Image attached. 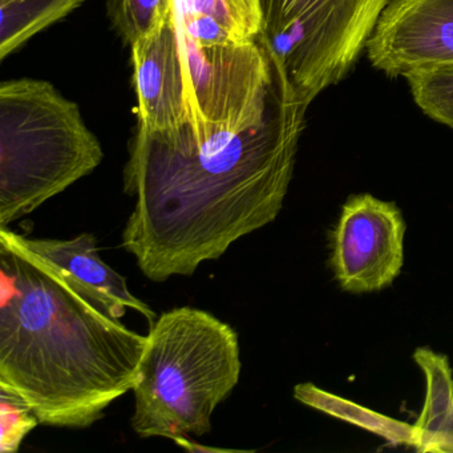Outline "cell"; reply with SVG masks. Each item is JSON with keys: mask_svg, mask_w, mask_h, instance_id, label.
I'll list each match as a JSON object with an SVG mask.
<instances>
[{"mask_svg": "<svg viewBox=\"0 0 453 453\" xmlns=\"http://www.w3.org/2000/svg\"><path fill=\"white\" fill-rule=\"evenodd\" d=\"M273 59L269 107L258 126L134 128L124 168V192L134 205L121 246L148 280L190 277L282 211L309 107Z\"/></svg>", "mask_w": 453, "mask_h": 453, "instance_id": "obj_1", "label": "cell"}, {"mask_svg": "<svg viewBox=\"0 0 453 453\" xmlns=\"http://www.w3.org/2000/svg\"><path fill=\"white\" fill-rule=\"evenodd\" d=\"M148 335L0 226V386L43 426L86 429L134 389Z\"/></svg>", "mask_w": 453, "mask_h": 453, "instance_id": "obj_2", "label": "cell"}, {"mask_svg": "<svg viewBox=\"0 0 453 453\" xmlns=\"http://www.w3.org/2000/svg\"><path fill=\"white\" fill-rule=\"evenodd\" d=\"M240 341L211 312L177 307L150 326L134 381L131 426L137 436L201 437L240 381Z\"/></svg>", "mask_w": 453, "mask_h": 453, "instance_id": "obj_3", "label": "cell"}, {"mask_svg": "<svg viewBox=\"0 0 453 453\" xmlns=\"http://www.w3.org/2000/svg\"><path fill=\"white\" fill-rule=\"evenodd\" d=\"M104 158L79 105L51 83L0 84V226L28 216Z\"/></svg>", "mask_w": 453, "mask_h": 453, "instance_id": "obj_4", "label": "cell"}, {"mask_svg": "<svg viewBox=\"0 0 453 453\" xmlns=\"http://www.w3.org/2000/svg\"><path fill=\"white\" fill-rule=\"evenodd\" d=\"M391 0H259L258 36L309 107L346 78Z\"/></svg>", "mask_w": 453, "mask_h": 453, "instance_id": "obj_5", "label": "cell"}, {"mask_svg": "<svg viewBox=\"0 0 453 453\" xmlns=\"http://www.w3.org/2000/svg\"><path fill=\"white\" fill-rule=\"evenodd\" d=\"M177 27V26H176ZM192 126L243 131L264 121L274 81V59L264 42L201 46L177 28Z\"/></svg>", "mask_w": 453, "mask_h": 453, "instance_id": "obj_6", "label": "cell"}, {"mask_svg": "<svg viewBox=\"0 0 453 453\" xmlns=\"http://www.w3.org/2000/svg\"><path fill=\"white\" fill-rule=\"evenodd\" d=\"M405 222L396 203L351 196L331 232L330 265L342 290L373 293L394 283L404 264Z\"/></svg>", "mask_w": 453, "mask_h": 453, "instance_id": "obj_7", "label": "cell"}, {"mask_svg": "<svg viewBox=\"0 0 453 453\" xmlns=\"http://www.w3.org/2000/svg\"><path fill=\"white\" fill-rule=\"evenodd\" d=\"M365 50L389 78L453 65V0H391Z\"/></svg>", "mask_w": 453, "mask_h": 453, "instance_id": "obj_8", "label": "cell"}, {"mask_svg": "<svg viewBox=\"0 0 453 453\" xmlns=\"http://www.w3.org/2000/svg\"><path fill=\"white\" fill-rule=\"evenodd\" d=\"M137 126L165 134L192 123L184 59L173 14L131 47Z\"/></svg>", "mask_w": 453, "mask_h": 453, "instance_id": "obj_9", "label": "cell"}, {"mask_svg": "<svg viewBox=\"0 0 453 453\" xmlns=\"http://www.w3.org/2000/svg\"><path fill=\"white\" fill-rule=\"evenodd\" d=\"M22 238L35 256L88 288L107 306L113 317L121 319L127 310H134L147 318L150 326L157 319L150 304L131 293L126 278L103 261L96 237L92 233H81L71 240L28 238L25 235Z\"/></svg>", "mask_w": 453, "mask_h": 453, "instance_id": "obj_10", "label": "cell"}, {"mask_svg": "<svg viewBox=\"0 0 453 453\" xmlns=\"http://www.w3.org/2000/svg\"><path fill=\"white\" fill-rule=\"evenodd\" d=\"M413 359L426 376L423 411L413 424L418 452L453 453V375L447 355L418 347Z\"/></svg>", "mask_w": 453, "mask_h": 453, "instance_id": "obj_11", "label": "cell"}, {"mask_svg": "<svg viewBox=\"0 0 453 453\" xmlns=\"http://www.w3.org/2000/svg\"><path fill=\"white\" fill-rule=\"evenodd\" d=\"M294 397L314 410L367 429L371 434L383 437L391 444L408 445V447H413L415 444L413 426L363 407L338 395L331 394L315 384H298L294 388Z\"/></svg>", "mask_w": 453, "mask_h": 453, "instance_id": "obj_12", "label": "cell"}, {"mask_svg": "<svg viewBox=\"0 0 453 453\" xmlns=\"http://www.w3.org/2000/svg\"><path fill=\"white\" fill-rule=\"evenodd\" d=\"M84 0H0V59L4 60L31 38L51 27Z\"/></svg>", "mask_w": 453, "mask_h": 453, "instance_id": "obj_13", "label": "cell"}, {"mask_svg": "<svg viewBox=\"0 0 453 453\" xmlns=\"http://www.w3.org/2000/svg\"><path fill=\"white\" fill-rule=\"evenodd\" d=\"M173 15L180 19L211 18L235 44L256 42L264 27L259 0H173Z\"/></svg>", "mask_w": 453, "mask_h": 453, "instance_id": "obj_14", "label": "cell"}, {"mask_svg": "<svg viewBox=\"0 0 453 453\" xmlns=\"http://www.w3.org/2000/svg\"><path fill=\"white\" fill-rule=\"evenodd\" d=\"M113 30L127 46L152 34L173 14V0H107Z\"/></svg>", "mask_w": 453, "mask_h": 453, "instance_id": "obj_15", "label": "cell"}, {"mask_svg": "<svg viewBox=\"0 0 453 453\" xmlns=\"http://www.w3.org/2000/svg\"><path fill=\"white\" fill-rule=\"evenodd\" d=\"M418 107L432 120L453 129V65L405 78Z\"/></svg>", "mask_w": 453, "mask_h": 453, "instance_id": "obj_16", "label": "cell"}, {"mask_svg": "<svg viewBox=\"0 0 453 453\" xmlns=\"http://www.w3.org/2000/svg\"><path fill=\"white\" fill-rule=\"evenodd\" d=\"M39 424L38 416L20 395L0 386V452H18Z\"/></svg>", "mask_w": 453, "mask_h": 453, "instance_id": "obj_17", "label": "cell"}, {"mask_svg": "<svg viewBox=\"0 0 453 453\" xmlns=\"http://www.w3.org/2000/svg\"><path fill=\"white\" fill-rule=\"evenodd\" d=\"M177 445L184 448V449L189 450V452H250V450H242V449H226V448H214V447H203V445L198 444L195 440L190 439V437H180V439L174 440Z\"/></svg>", "mask_w": 453, "mask_h": 453, "instance_id": "obj_18", "label": "cell"}]
</instances>
